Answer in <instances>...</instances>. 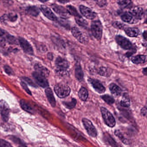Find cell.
Here are the masks:
<instances>
[{
    "mask_svg": "<svg viewBox=\"0 0 147 147\" xmlns=\"http://www.w3.org/2000/svg\"><path fill=\"white\" fill-rule=\"evenodd\" d=\"M47 57H48L49 60L52 61L53 59V55L52 53H51V52L48 53V55H47Z\"/></svg>",
    "mask_w": 147,
    "mask_h": 147,
    "instance_id": "45",
    "label": "cell"
},
{
    "mask_svg": "<svg viewBox=\"0 0 147 147\" xmlns=\"http://www.w3.org/2000/svg\"><path fill=\"white\" fill-rule=\"evenodd\" d=\"M128 12L132 15L137 22L142 20L144 15L143 9L142 7H138L131 8Z\"/></svg>",
    "mask_w": 147,
    "mask_h": 147,
    "instance_id": "12",
    "label": "cell"
},
{
    "mask_svg": "<svg viewBox=\"0 0 147 147\" xmlns=\"http://www.w3.org/2000/svg\"><path fill=\"white\" fill-rule=\"evenodd\" d=\"M144 17H145V20H144V24H147V10H146L144 13Z\"/></svg>",
    "mask_w": 147,
    "mask_h": 147,
    "instance_id": "47",
    "label": "cell"
},
{
    "mask_svg": "<svg viewBox=\"0 0 147 147\" xmlns=\"http://www.w3.org/2000/svg\"><path fill=\"white\" fill-rule=\"evenodd\" d=\"M26 147V146H20V147Z\"/></svg>",
    "mask_w": 147,
    "mask_h": 147,
    "instance_id": "49",
    "label": "cell"
},
{
    "mask_svg": "<svg viewBox=\"0 0 147 147\" xmlns=\"http://www.w3.org/2000/svg\"><path fill=\"white\" fill-rule=\"evenodd\" d=\"M45 93L50 104L51 106L55 107L56 106L55 99L51 88H47L45 89Z\"/></svg>",
    "mask_w": 147,
    "mask_h": 147,
    "instance_id": "19",
    "label": "cell"
},
{
    "mask_svg": "<svg viewBox=\"0 0 147 147\" xmlns=\"http://www.w3.org/2000/svg\"><path fill=\"white\" fill-rule=\"evenodd\" d=\"M120 105L123 107H129L130 106V100L128 95L124 94L120 102Z\"/></svg>",
    "mask_w": 147,
    "mask_h": 147,
    "instance_id": "31",
    "label": "cell"
},
{
    "mask_svg": "<svg viewBox=\"0 0 147 147\" xmlns=\"http://www.w3.org/2000/svg\"><path fill=\"white\" fill-rule=\"evenodd\" d=\"M18 40L20 47L25 53L31 55H34L33 48L29 42L24 38L22 37H19Z\"/></svg>",
    "mask_w": 147,
    "mask_h": 147,
    "instance_id": "9",
    "label": "cell"
},
{
    "mask_svg": "<svg viewBox=\"0 0 147 147\" xmlns=\"http://www.w3.org/2000/svg\"><path fill=\"white\" fill-rule=\"evenodd\" d=\"M117 3L119 5L123 8H126L128 7L130 5L132 4V2L130 1H117Z\"/></svg>",
    "mask_w": 147,
    "mask_h": 147,
    "instance_id": "33",
    "label": "cell"
},
{
    "mask_svg": "<svg viewBox=\"0 0 147 147\" xmlns=\"http://www.w3.org/2000/svg\"><path fill=\"white\" fill-rule=\"evenodd\" d=\"M20 84H21L22 88H24V90H25L26 92L28 94H30V95H32L31 92H30V89L28 88L26 84L25 83H24V82H21Z\"/></svg>",
    "mask_w": 147,
    "mask_h": 147,
    "instance_id": "40",
    "label": "cell"
},
{
    "mask_svg": "<svg viewBox=\"0 0 147 147\" xmlns=\"http://www.w3.org/2000/svg\"><path fill=\"white\" fill-rule=\"evenodd\" d=\"M125 32L129 37H136L139 34V30L136 27H128L124 30Z\"/></svg>",
    "mask_w": 147,
    "mask_h": 147,
    "instance_id": "20",
    "label": "cell"
},
{
    "mask_svg": "<svg viewBox=\"0 0 147 147\" xmlns=\"http://www.w3.org/2000/svg\"><path fill=\"white\" fill-rule=\"evenodd\" d=\"M115 135L117 136L119 139H120L121 141L124 143L125 144H128V141L123 136V135H122L121 132H120V131L119 130H116L115 131Z\"/></svg>",
    "mask_w": 147,
    "mask_h": 147,
    "instance_id": "35",
    "label": "cell"
},
{
    "mask_svg": "<svg viewBox=\"0 0 147 147\" xmlns=\"http://www.w3.org/2000/svg\"><path fill=\"white\" fill-rule=\"evenodd\" d=\"M40 9L44 15L50 20L55 22H57L58 21L57 17L53 13L52 11L46 6L42 5L40 6Z\"/></svg>",
    "mask_w": 147,
    "mask_h": 147,
    "instance_id": "15",
    "label": "cell"
},
{
    "mask_svg": "<svg viewBox=\"0 0 147 147\" xmlns=\"http://www.w3.org/2000/svg\"><path fill=\"white\" fill-rule=\"evenodd\" d=\"M0 147H12L11 145L7 141L3 139L0 140Z\"/></svg>",
    "mask_w": 147,
    "mask_h": 147,
    "instance_id": "37",
    "label": "cell"
},
{
    "mask_svg": "<svg viewBox=\"0 0 147 147\" xmlns=\"http://www.w3.org/2000/svg\"><path fill=\"white\" fill-rule=\"evenodd\" d=\"M71 32L73 36L81 43L86 45L88 42L87 37L83 35V33L77 27H73L71 30Z\"/></svg>",
    "mask_w": 147,
    "mask_h": 147,
    "instance_id": "7",
    "label": "cell"
},
{
    "mask_svg": "<svg viewBox=\"0 0 147 147\" xmlns=\"http://www.w3.org/2000/svg\"><path fill=\"white\" fill-rule=\"evenodd\" d=\"M27 13L33 17H37L39 14L40 11L37 7L35 6L29 7L26 9Z\"/></svg>",
    "mask_w": 147,
    "mask_h": 147,
    "instance_id": "24",
    "label": "cell"
},
{
    "mask_svg": "<svg viewBox=\"0 0 147 147\" xmlns=\"http://www.w3.org/2000/svg\"><path fill=\"white\" fill-rule=\"evenodd\" d=\"M88 81L92 86L93 88L97 92L100 94L104 93L106 91L105 88L102 85V83L96 79L89 78Z\"/></svg>",
    "mask_w": 147,
    "mask_h": 147,
    "instance_id": "14",
    "label": "cell"
},
{
    "mask_svg": "<svg viewBox=\"0 0 147 147\" xmlns=\"http://www.w3.org/2000/svg\"><path fill=\"white\" fill-rule=\"evenodd\" d=\"M52 9L55 12L58 14L61 18L63 19L69 18L70 17V14L69 13L67 9L61 5L53 4L51 5Z\"/></svg>",
    "mask_w": 147,
    "mask_h": 147,
    "instance_id": "10",
    "label": "cell"
},
{
    "mask_svg": "<svg viewBox=\"0 0 147 147\" xmlns=\"http://www.w3.org/2000/svg\"><path fill=\"white\" fill-rule=\"evenodd\" d=\"M112 26L115 28L119 30H124L125 29V25L118 21H115L112 24Z\"/></svg>",
    "mask_w": 147,
    "mask_h": 147,
    "instance_id": "34",
    "label": "cell"
},
{
    "mask_svg": "<svg viewBox=\"0 0 147 147\" xmlns=\"http://www.w3.org/2000/svg\"><path fill=\"white\" fill-rule=\"evenodd\" d=\"M20 105L22 109L26 111L31 113H34V111L33 108L24 100H20Z\"/></svg>",
    "mask_w": 147,
    "mask_h": 147,
    "instance_id": "25",
    "label": "cell"
},
{
    "mask_svg": "<svg viewBox=\"0 0 147 147\" xmlns=\"http://www.w3.org/2000/svg\"><path fill=\"white\" fill-rule=\"evenodd\" d=\"M55 66L58 72L65 73L69 67V63L66 59L61 57H58L55 61Z\"/></svg>",
    "mask_w": 147,
    "mask_h": 147,
    "instance_id": "5",
    "label": "cell"
},
{
    "mask_svg": "<svg viewBox=\"0 0 147 147\" xmlns=\"http://www.w3.org/2000/svg\"><path fill=\"white\" fill-rule=\"evenodd\" d=\"M54 90L57 96L59 98H66L70 94L71 89L68 85L63 83H58L55 87Z\"/></svg>",
    "mask_w": 147,
    "mask_h": 147,
    "instance_id": "2",
    "label": "cell"
},
{
    "mask_svg": "<svg viewBox=\"0 0 147 147\" xmlns=\"http://www.w3.org/2000/svg\"><path fill=\"white\" fill-rule=\"evenodd\" d=\"M100 111L106 124L110 127H114L116 124V121L111 113L104 107H101Z\"/></svg>",
    "mask_w": 147,
    "mask_h": 147,
    "instance_id": "3",
    "label": "cell"
},
{
    "mask_svg": "<svg viewBox=\"0 0 147 147\" xmlns=\"http://www.w3.org/2000/svg\"><path fill=\"white\" fill-rule=\"evenodd\" d=\"M67 9L70 15H73L75 18L80 16L79 13L74 7L72 5H67Z\"/></svg>",
    "mask_w": 147,
    "mask_h": 147,
    "instance_id": "28",
    "label": "cell"
},
{
    "mask_svg": "<svg viewBox=\"0 0 147 147\" xmlns=\"http://www.w3.org/2000/svg\"><path fill=\"white\" fill-rule=\"evenodd\" d=\"M142 72L144 75L147 76V67L143 69Z\"/></svg>",
    "mask_w": 147,
    "mask_h": 147,
    "instance_id": "46",
    "label": "cell"
},
{
    "mask_svg": "<svg viewBox=\"0 0 147 147\" xmlns=\"http://www.w3.org/2000/svg\"><path fill=\"white\" fill-rule=\"evenodd\" d=\"M76 22L80 26L86 27L88 26V23L81 16H78L75 18Z\"/></svg>",
    "mask_w": 147,
    "mask_h": 147,
    "instance_id": "27",
    "label": "cell"
},
{
    "mask_svg": "<svg viewBox=\"0 0 147 147\" xmlns=\"http://www.w3.org/2000/svg\"><path fill=\"white\" fill-rule=\"evenodd\" d=\"M1 107V114L3 121L5 122L8 121L9 119V113H10V107L9 105L5 100H1L0 102Z\"/></svg>",
    "mask_w": 147,
    "mask_h": 147,
    "instance_id": "8",
    "label": "cell"
},
{
    "mask_svg": "<svg viewBox=\"0 0 147 147\" xmlns=\"http://www.w3.org/2000/svg\"><path fill=\"white\" fill-rule=\"evenodd\" d=\"M96 4L100 7H104L107 5V1H96Z\"/></svg>",
    "mask_w": 147,
    "mask_h": 147,
    "instance_id": "41",
    "label": "cell"
},
{
    "mask_svg": "<svg viewBox=\"0 0 147 147\" xmlns=\"http://www.w3.org/2000/svg\"><path fill=\"white\" fill-rule=\"evenodd\" d=\"M35 72L47 78L50 74V71L46 67L39 63H36L34 66Z\"/></svg>",
    "mask_w": 147,
    "mask_h": 147,
    "instance_id": "16",
    "label": "cell"
},
{
    "mask_svg": "<svg viewBox=\"0 0 147 147\" xmlns=\"http://www.w3.org/2000/svg\"><path fill=\"white\" fill-rule=\"evenodd\" d=\"M4 68L5 72H6L7 74L10 76L13 75L14 72H13L11 67H9L8 65H5Z\"/></svg>",
    "mask_w": 147,
    "mask_h": 147,
    "instance_id": "36",
    "label": "cell"
},
{
    "mask_svg": "<svg viewBox=\"0 0 147 147\" xmlns=\"http://www.w3.org/2000/svg\"><path fill=\"white\" fill-rule=\"evenodd\" d=\"M116 42L122 49L126 50H133V45L130 41L123 36L117 35L115 37Z\"/></svg>",
    "mask_w": 147,
    "mask_h": 147,
    "instance_id": "4",
    "label": "cell"
},
{
    "mask_svg": "<svg viewBox=\"0 0 147 147\" xmlns=\"http://www.w3.org/2000/svg\"><path fill=\"white\" fill-rule=\"evenodd\" d=\"M99 75L104 77H110L112 73L111 69L107 67H102L99 68L98 72Z\"/></svg>",
    "mask_w": 147,
    "mask_h": 147,
    "instance_id": "23",
    "label": "cell"
},
{
    "mask_svg": "<svg viewBox=\"0 0 147 147\" xmlns=\"http://www.w3.org/2000/svg\"><path fill=\"white\" fill-rule=\"evenodd\" d=\"M106 136L107 137V140L108 141L109 144L113 147H117L116 143L114 142L113 139L111 137V136H110L109 135H107V136Z\"/></svg>",
    "mask_w": 147,
    "mask_h": 147,
    "instance_id": "38",
    "label": "cell"
},
{
    "mask_svg": "<svg viewBox=\"0 0 147 147\" xmlns=\"http://www.w3.org/2000/svg\"><path fill=\"white\" fill-rule=\"evenodd\" d=\"M18 18V16L17 14L10 13L8 15H3V17H1V19H3V20L7 19L11 22H14L17 20Z\"/></svg>",
    "mask_w": 147,
    "mask_h": 147,
    "instance_id": "29",
    "label": "cell"
},
{
    "mask_svg": "<svg viewBox=\"0 0 147 147\" xmlns=\"http://www.w3.org/2000/svg\"><path fill=\"white\" fill-rule=\"evenodd\" d=\"M63 104L65 106V107L67 109H73L75 107L76 105V100L75 98H72L71 101L63 102Z\"/></svg>",
    "mask_w": 147,
    "mask_h": 147,
    "instance_id": "30",
    "label": "cell"
},
{
    "mask_svg": "<svg viewBox=\"0 0 147 147\" xmlns=\"http://www.w3.org/2000/svg\"><path fill=\"white\" fill-rule=\"evenodd\" d=\"M142 36L144 40L147 42V30H145Z\"/></svg>",
    "mask_w": 147,
    "mask_h": 147,
    "instance_id": "44",
    "label": "cell"
},
{
    "mask_svg": "<svg viewBox=\"0 0 147 147\" xmlns=\"http://www.w3.org/2000/svg\"><path fill=\"white\" fill-rule=\"evenodd\" d=\"M79 98L82 101H86L88 96V92L85 88L82 87L78 93Z\"/></svg>",
    "mask_w": 147,
    "mask_h": 147,
    "instance_id": "26",
    "label": "cell"
},
{
    "mask_svg": "<svg viewBox=\"0 0 147 147\" xmlns=\"http://www.w3.org/2000/svg\"><path fill=\"white\" fill-rule=\"evenodd\" d=\"M141 113L143 116L147 117V106L143 107L141 110Z\"/></svg>",
    "mask_w": 147,
    "mask_h": 147,
    "instance_id": "42",
    "label": "cell"
},
{
    "mask_svg": "<svg viewBox=\"0 0 147 147\" xmlns=\"http://www.w3.org/2000/svg\"><path fill=\"white\" fill-rule=\"evenodd\" d=\"M82 123L88 135L92 137L95 138L97 136V131L90 120L86 118H83Z\"/></svg>",
    "mask_w": 147,
    "mask_h": 147,
    "instance_id": "6",
    "label": "cell"
},
{
    "mask_svg": "<svg viewBox=\"0 0 147 147\" xmlns=\"http://www.w3.org/2000/svg\"><path fill=\"white\" fill-rule=\"evenodd\" d=\"M75 75L76 78L79 81H82L84 77V73L79 63L76 65L75 69Z\"/></svg>",
    "mask_w": 147,
    "mask_h": 147,
    "instance_id": "22",
    "label": "cell"
},
{
    "mask_svg": "<svg viewBox=\"0 0 147 147\" xmlns=\"http://www.w3.org/2000/svg\"><path fill=\"white\" fill-rule=\"evenodd\" d=\"M131 61L135 64H142L147 61V56L144 55H138L133 57L131 58Z\"/></svg>",
    "mask_w": 147,
    "mask_h": 147,
    "instance_id": "21",
    "label": "cell"
},
{
    "mask_svg": "<svg viewBox=\"0 0 147 147\" xmlns=\"http://www.w3.org/2000/svg\"><path fill=\"white\" fill-rule=\"evenodd\" d=\"M109 88L112 94L115 97H119L121 95L122 92V89L115 83H111L109 85Z\"/></svg>",
    "mask_w": 147,
    "mask_h": 147,
    "instance_id": "18",
    "label": "cell"
},
{
    "mask_svg": "<svg viewBox=\"0 0 147 147\" xmlns=\"http://www.w3.org/2000/svg\"><path fill=\"white\" fill-rule=\"evenodd\" d=\"M136 51L132 50V51H130V52H127L125 55H126V56L127 57H130L131 56V55H133L134 53H136Z\"/></svg>",
    "mask_w": 147,
    "mask_h": 147,
    "instance_id": "43",
    "label": "cell"
},
{
    "mask_svg": "<svg viewBox=\"0 0 147 147\" xmlns=\"http://www.w3.org/2000/svg\"><path fill=\"white\" fill-rule=\"evenodd\" d=\"M91 31L94 38L98 41L101 40L103 34V26L100 20H94L91 23Z\"/></svg>",
    "mask_w": 147,
    "mask_h": 147,
    "instance_id": "1",
    "label": "cell"
},
{
    "mask_svg": "<svg viewBox=\"0 0 147 147\" xmlns=\"http://www.w3.org/2000/svg\"><path fill=\"white\" fill-rule=\"evenodd\" d=\"M120 17L122 21L125 23L129 24H134L138 23L132 17V15L128 11L123 13Z\"/></svg>",
    "mask_w": 147,
    "mask_h": 147,
    "instance_id": "17",
    "label": "cell"
},
{
    "mask_svg": "<svg viewBox=\"0 0 147 147\" xmlns=\"http://www.w3.org/2000/svg\"><path fill=\"white\" fill-rule=\"evenodd\" d=\"M58 2H60V3H63V2L64 3H67V2H68V1H59Z\"/></svg>",
    "mask_w": 147,
    "mask_h": 147,
    "instance_id": "48",
    "label": "cell"
},
{
    "mask_svg": "<svg viewBox=\"0 0 147 147\" xmlns=\"http://www.w3.org/2000/svg\"><path fill=\"white\" fill-rule=\"evenodd\" d=\"M32 76L36 83L38 86L43 88H47L49 86V82L45 77L38 74L36 72H33L32 74Z\"/></svg>",
    "mask_w": 147,
    "mask_h": 147,
    "instance_id": "11",
    "label": "cell"
},
{
    "mask_svg": "<svg viewBox=\"0 0 147 147\" xmlns=\"http://www.w3.org/2000/svg\"><path fill=\"white\" fill-rule=\"evenodd\" d=\"M80 9L82 14L88 19L93 20L97 16V13L87 7L81 5L80 6Z\"/></svg>",
    "mask_w": 147,
    "mask_h": 147,
    "instance_id": "13",
    "label": "cell"
},
{
    "mask_svg": "<svg viewBox=\"0 0 147 147\" xmlns=\"http://www.w3.org/2000/svg\"><path fill=\"white\" fill-rule=\"evenodd\" d=\"M24 79L30 86L35 88L37 87L36 85L30 78H28V77H24Z\"/></svg>",
    "mask_w": 147,
    "mask_h": 147,
    "instance_id": "39",
    "label": "cell"
},
{
    "mask_svg": "<svg viewBox=\"0 0 147 147\" xmlns=\"http://www.w3.org/2000/svg\"><path fill=\"white\" fill-rule=\"evenodd\" d=\"M101 97L102 99L108 105H113L115 102V100L114 99V98L108 94L102 95Z\"/></svg>",
    "mask_w": 147,
    "mask_h": 147,
    "instance_id": "32",
    "label": "cell"
}]
</instances>
